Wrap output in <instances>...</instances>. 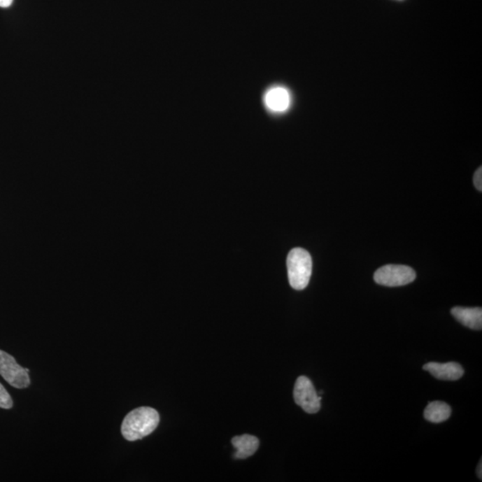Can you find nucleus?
<instances>
[{
	"label": "nucleus",
	"mask_w": 482,
	"mask_h": 482,
	"mask_svg": "<svg viewBox=\"0 0 482 482\" xmlns=\"http://www.w3.org/2000/svg\"><path fill=\"white\" fill-rule=\"evenodd\" d=\"M160 416L157 410L142 406L125 416L122 425V434L129 441H139L151 434L160 425Z\"/></svg>",
	"instance_id": "nucleus-1"
},
{
	"label": "nucleus",
	"mask_w": 482,
	"mask_h": 482,
	"mask_svg": "<svg viewBox=\"0 0 482 482\" xmlns=\"http://www.w3.org/2000/svg\"><path fill=\"white\" fill-rule=\"evenodd\" d=\"M288 275L290 286L294 290H302L309 285L312 275L311 255L301 248H293L287 258Z\"/></svg>",
	"instance_id": "nucleus-2"
},
{
	"label": "nucleus",
	"mask_w": 482,
	"mask_h": 482,
	"mask_svg": "<svg viewBox=\"0 0 482 482\" xmlns=\"http://www.w3.org/2000/svg\"><path fill=\"white\" fill-rule=\"evenodd\" d=\"M416 274L406 265L388 264L374 274L375 283L387 287L407 285L416 280Z\"/></svg>",
	"instance_id": "nucleus-3"
},
{
	"label": "nucleus",
	"mask_w": 482,
	"mask_h": 482,
	"mask_svg": "<svg viewBox=\"0 0 482 482\" xmlns=\"http://www.w3.org/2000/svg\"><path fill=\"white\" fill-rule=\"evenodd\" d=\"M293 396L297 406L307 413H316L321 409L322 397L317 394L312 381L306 376L297 378Z\"/></svg>",
	"instance_id": "nucleus-4"
},
{
	"label": "nucleus",
	"mask_w": 482,
	"mask_h": 482,
	"mask_svg": "<svg viewBox=\"0 0 482 482\" xmlns=\"http://www.w3.org/2000/svg\"><path fill=\"white\" fill-rule=\"evenodd\" d=\"M0 375L17 389L30 386L31 380L27 369L20 367L11 355L3 350H0Z\"/></svg>",
	"instance_id": "nucleus-5"
},
{
	"label": "nucleus",
	"mask_w": 482,
	"mask_h": 482,
	"mask_svg": "<svg viewBox=\"0 0 482 482\" xmlns=\"http://www.w3.org/2000/svg\"><path fill=\"white\" fill-rule=\"evenodd\" d=\"M423 369L441 381H458L465 374L461 365L455 362L445 364L429 363L426 364Z\"/></svg>",
	"instance_id": "nucleus-6"
},
{
	"label": "nucleus",
	"mask_w": 482,
	"mask_h": 482,
	"mask_svg": "<svg viewBox=\"0 0 482 482\" xmlns=\"http://www.w3.org/2000/svg\"><path fill=\"white\" fill-rule=\"evenodd\" d=\"M290 94L283 87H274L264 96L265 106L275 113L285 112L290 108Z\"/></svg>",
	"instance_id": "nucleus-7"
},
{
	"label": "nucleus",
	"mask_w": 482,
	"mask_h": 482,
	"mask_svg": "<svg viewBox=\"0 0 482 482\" xmlns=\"http://www.w3.org/2000/svg\"><path fill=\"white\" fill-rule=\"evenodd\" d=\"M453 316L455 317L462 325L468 327L476 331H481L482 328V309L481 307H462L455 306L451 310Z\"/></svg>",
	"instance_id": "nucleus-8"
},
{
	"label": "nucleus",
	"mask_w": 482,
	"mask_h": 482,
	"mask_svg": "<svg viewBox=\"0 0 482 482\" xmlns=\"http://www.w3.org/2000/svg\"><path fill=\"white\" fill-rule=\"evenodd\" d=\"M232 443L237 449V452L234 454L235 459L250 458L260 448V439L257 437L248 434L236 436L232 439Z\"/></svg>",
	"instance_id": "nucleus-9"
},
{
	"label": "nucleus",
	"mask_w": 482,
	"mask_h": 482,
	"mask_svg": "<svg viewBox=\"0 0 482 482\" xmlns=\"http://www.w3.org/2000/svg\"><path fill=\"white\" fill-rule=\"evenodd\" d=\"M451 416V407L441 401L430 403L425 410V419L433 423L445 422Z\"/></svg>",
	"instance_id": "nucleus-10"
},
{
	"label": "nucleus",
	"mask_w": 482,
	"mask_h": 482,
	"mask_svg": "<svg viewBox=\"0 0 482 482\" xmlns=\"http://www.w3.org/2000/svg\"><path fill=\"white\" fill-rule=\"evenodd\" d=\"M13 406V400L10 395L6 391L4 386L0 383V407L4 409H10Z\"/></svg>",
	"instance_id": "nucleus-11"
},
{
	"label": "nucleus",
	"mask_w": 482,
	"mask_h": 482,
	"mask_svg": "<svg viewBox=\"0 0 482 482\" xmlns=\"http://www.w3.org/2000/svg\"><path fill=\"white\" fill-rule=\"evenodd\" d=\"M474 183L475 187H476V189L478 190H480L481 192L482 190V168L480 167L479 169L475 171L474 177Z\"/></svg>",
	"instance_id": "nucleus-12"
},
{
	"label": "nucleus",
	"mask_w": 482,
	"mask_h": 482,
	"mask_svg": "<svg viewBox=\"0 0 482 482\" xmlns=\"http://www.w3.org/2000/svg\"><path fill=\"white\" fill-rule=\"evenodd\" d=\"M14 0H0V8H8L13 4Z\"/></svg>",
	"instance_id": "nucleus-13"
},
{
	"label": "nucleus",
	"mask_w": 482,
	"mask_h": 482,
	"mask_svg": "<svg viewBox=\"0 0 482 482\" xmlns=\"http://www.w3.org/2000/svg\"><path fill=\"white\" fill-rule=\"evenodd\" d=\"M481 468H482V464H481V461L480 464H479L478 468H477V475H478V477L481 479V480L482 478V469Z\"/></svg>",
	"instance_id": "nucleus-14"
}]
</instances>
